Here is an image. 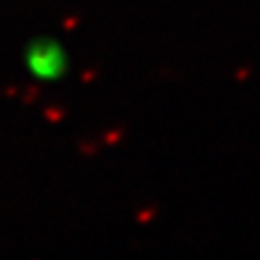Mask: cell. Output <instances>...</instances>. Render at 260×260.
I'll return each mask as SVG.
<instances>
[{"label":"cell","instance_id":"1","mask_svg":"<svg viewBox=\"0 0 260 260\" xmlns=\"http://www.w3.org/2000/svg\"><path fill=\"white\" fill-rule=\"evenodd\" d=\"M65 68H68V56H65L61 46H56L52 42L39 44L30 52V70L39 78L54 80L65 74Z\"/></svg>","mask_w":260,"mask_h":260}]
</instances>
